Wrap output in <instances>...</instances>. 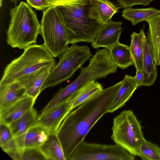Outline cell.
Wrapping results in <instances>:
<instances>
[{
	"label": "cell",
	"instance_id": "1",
	"mask_svg": "<svg viewBox=\"0 0 160 160\" xmlns=\"http://www.w3.org/2000/svg\"><path fill=\"white\" fill-rule=\"evenodd\" d=\"M122 82V80L103 89L98 94L77 107L65 118L56 134L65 160H68L99 119L109 113L110 105Z\"/></svg>",
	"mask_w": 160,
	"mask_h": 160
},
{
	"label": "cell",
	"instance_id": "2",
	"mask_svg": "<svg viewBox=\"0 0 160 160\" xmlns=\"http://www.w3.org/2000/svg\"><path fill=\"white\" fill-rule=\"evenodd\" d=\"M7 42L13 48L25 49L36 44L40 23L35 12L27 3L21 1L10 9Z\"/></svg>",
	"mask_w": 160,
	"mask_h": 160
},
{
	"label": "cell",
	"instance_id": "3",
	"mask_svg": "<svg viewBox=\"0 0 160 160\" xmlns=\"http://www.w3.org/2000/svg\"><path fill=\"white\" fill-rule=\"evenodd\" d=\"M88 3L56 7L67 29L69 44L79 42L92 43L103 24L90 18Z\"/></svg>",
	"mask_w": 160,
	"mask_h": 160
},
{
	"label": "cell",
	"instance_id": "4",
	"mask_svg": "<svg viewBox=\"0 0 160 160\" xmlns=\"http://www.w3.org/2000/svg\"><path fill=\"white\" fill-rule=\"evenodd\" d=\"M55 63V60L43 44L32 45L5 67L0 86L17 82L22 77Z\"/></svg>",
	"mask_w": 160,
	"mask_h": 160
},
{
	"label": "cell",
	"instance_id": "5",
	"mask_svg": "<svg viewBox=\"0 0 160 160\" xmlns=\"http://www.w3.org/2000/svg\"><path fill=\"white\" fill-rule=\"evenodd\" d=\"M92 56L90 48L87 45L79 46L72 44L58 57V62L51 71L41 92L69 79Z\"/></svg>",
	"mask_w": 160,
	"mask_h": 160
},
{
	"label": "cell",
	"instance_id": "6",
	"mask_svg": "<svg viewBox=\"0 0 160 160\" xmlns=\"http://www.w3.org/2000/svg\"><path fill=\"white\" fill-rule=\"evenodd\" d=\"M40 25L43 44L54 58L58 57L69 43L67 29L56 7H49L43 11Z\"/></svg>",
	"mask_w": 160,
	"mask_h": 160
},
{
	"label": "cell",
	"instance_id": "7",
	"mask_svg": "<svg viewBox=\"0 0 160 160\" xmlns=\"http://www.w3.org/2000/svg\"><path fill=\"white\" fill-rule=\"evenodd\" d=\"M142 126L134 113L125 110L115 117L111 138L134 156H138L141 145L145 138Z\"/></svg>",
	"mask_w": 160,
	"mask_h": 160
},
{
	"label": "cell",
	"instance_id": "8",
	"mask_svg": "<svg viewBox=\"0 0 160 160\" xmlns=\"http://www.w3.org/2000/svg\"><path fill=\"white\" fill-rule=\"evenodd\" d=\"M134 156L118 144L90 143L84 141L68 160H134Z\"/></svg>",
	"mask_w": 160,
	"mask_h": 160
},
{
	"label": "cell",
	"instance_id": "9",
	"mask_svg": "<svg viewBox=\"0 0 160 160\" xmlns=\"http://www.w3.org/2000/svg\"><path fill=\"white\" fill-rule=\"evenodd\" d=\"M55 64V63H54L42 67L21 77L17 81L25 88L27 96L36 100Z\"/></svg>",
	"mask_w": 160,
	"mask_h": 160
},
{
	"label": "cell",
	"instance_id": "10",
	"mask_svg": "<svg viewBox=\"0 0 160 160\" xmlns=\"http://www.w3.org/2000/svg\"><path fill=\"white\" fill-rule=\"evenodd\" d=\"M70 101L66 100L38 117L37 123L49 130L51 132H57L66 116L71 112Z\"/></svg>",
	"mask_w": 160,
	"mask_h": 160
},
{
	"label": "cell",
	"instance_id": "11",
	"mask_svg": "<svg viewBox=\"0 0 160 160\" xmlns=\"http://www.w3.org/2000/svg\"><path fill=\"white\" fill-rule=\"evenodd\" d=\"M121 22H113L112 20L103 24L91 45L95 49L104 48L109 50L119 42L123 28Z\"/></svg>",
	"mask_w": 160,
	"mask_h": 160
},
{
	"label": "cell",
	"instance_id": "12",
	"mask_svg": "<svg viewBox=\"0 0 160 160\" xmlns=\"http://www.w3.org/2000/svg\"><path fill=\"white\" fill-rule=\"evenodd\" d=\"M120 8L109 0H89V17L102 24L112 20V16Z\"/></svg>",
	"mask_w": 160,
	"mask_h": 160
},
{
	"label": "cell",
	"instance_id": "13",
	"mask_svg": "<svg viewBox=\"0 0 160 160\" xmlns=\"http://www.w3.org/2000/svg\"><path fill=\"white\" fill-rule=\"evenodd\" d=\"M51 132L48 129L36 123L25 133L14 138L18 149L38 148L47 140Z\"/></svg>",
	"mask_w": 160,
	"mask_h": 160
},
{
	"label": "cell",
	"instance_id": "14",
	"mask_svg": "<svg viewBox=\"0 0 160 160\" xmlns=\"http://www.w3.org/2000/svg\"><path fill=\"white\" fill-rule=\"evenodd\" d=\"M35 101L32 98L26 96L0 109V122L9 125L33 108Z\"/></svg>",
	"mask_w": 160,
	"mask_h": 160
},
{
	"label": "cell",
	"instance_id": "15",
	"mask_svg": "<svg viewBox=\"0 0 160 160\" xmlns=\"http://www.w3.org/2000/svg\"><path fill=\"white\" fill-rule=\"evenodd\" d=\"M143 48V66L145 80L142 84L149 87L154 84L158 76L157 66L153 60L149 45L144 29L140 31Z\"/></svg>",
	"mask_w": 160,
	"mask_h": 160
},
{
	"label": "cell",
	"instance_id": "16",
	"mask_svg": "<svg viewBox=\"0 0 160 160\" xmlns=\"http://www.w3.org/2000/svg\"><path fill=\"white\" fill-rule=\"evenodd\" d=\"M148 24L147 38L154 62L160 66V14L145 20Z\"/></svg>",
	"mask_w": 160,
	"mask_h": 160
},
{
	"label": "cell",
	"instance_id": "17",
	"mask_svg": "<svg viewBox=\"0 0 160 160\" xmlns=\"http://www.w3.org/2000/svg\"><path fill=\"white\" fill-rule=\"evenodd\" d=\"M122 82L109 110V113H112L124 106L138 88L134 77L126 74Z\"/></svg>",
	"mask_w": 160,
	"mask_h": 160
},
{
	"label": "cell",
	"instance_id": "18",
	"mask_svg": "<svg viewBox=\"0 0 160 160\" xmlns=\"http://www.w3.org/2000/svg\"><path fill=\"white\" fill-rule=\"evenodd\" d=\"M103 89L102 84L96 80L88 82L68 98L70 101L71 112L98 94Z\"/></svg>",
	"mask_w": 160,
	"mask_h": 160
},
{
	"label": "cell",
	"instance_id": "19",
	"mask_svg": "<svg viewBox=\"0 0 160 160\" xmlns=\"http://www.w3.org/2000/svg\"><path fill=\"white\" fill-rule=\"evenodd\" d=\"M26 96L25 88L18 82L0 86V109Z\"/></svg>",
	"mask_w": 160,
	"mask_h": 160
},
{
	"label": "cell",
	"instance_id": "20",
	"mask_svg": "<svg viewBox=\"0 0 160 160\" xmlns=\"http://www.w3.org/2000/svg\"><path fill=\"white\" fill-rule=\"evenodd\" d=\"M39 148L48 160H65L61 142L56 132H51Z\"/></svg>",
	"mask_w": 160,
	"mask_h": 160
},
{
	"label": "cell",
	"instance_id": "21",
	"mask_svg": "<svg viewBox=\"0 0 160 160\" xmlns=\"http://www.w3.org/2000/svg\"><path fill=\"white\" fill-rule=\"evenodd\" d=\"M38 117L37 111L32 108L20 118L10 124L9 126L14 138L22 135L35 124Z\"/></svg>",
	"mask_w": 160,
	"mask_h": 160
},
{
	"label": "cell",
	"instance_id": "22",
	"mask_svg": "<svg viewBox=\"0 0 160 160\" xmlns=\"http://www.w3.org/2000/svg\"><path fill=\"white\" fill-rule=\"evenodd\" d=\"M109 51L114 62L120 68L126 69L134 65L128 45L119 42L113 46Z\"/></svg>",
	"mask_w": 160,
	"mask_h": 160
},
{
	"label": "cell",
	"instance_id": "23",
	"mask_svg": "<svg viewBox=\"0 0 160 160\" xmlns=\"http://www.w3.org/2000/svg\"><path fill=\"white\" fill-rule=\"evenodd\" d=\"M160 14V10L153 8H134L131 7L125 8L122 11V17L130 21L135 26L155 15Z\"/></svg>",
	"mask_w": 160,
	"mask_h": 160
},
{
	"label": "cell",
	"instance_id": "24",
	"mask_svg": "<svg viewBox=\"0 0 160 160\" xmlns=\"http://www.w3.org/2000/svg\"><path fill=\"white\" fill-rule=\"evenodd\" d=\"M129 46L131 54L136 70H141L143 66V48L140 33L133 32L131 36Z\"/></svg>",
	"mask_w": 160,
	"mask_h": 160
},
{
	"label": "cell",
	"instance_id": "25",
	"mask_svg": "<svg viewBox=\"0 0 160 160\" xmlns=\"http://www.w3.org/2000/svg\"><path fill=\"white\" fill-rule=\"evenodd\" d=\"M138 156L143 160H160V147L144 138L139 148Z\"/></svg>",
	"mask_w": 160,
	"mask_h": 160
},
{
	"label": "cell",
	"instance_id": "26",
	"mask_svg": "<svg viewBox=\"0 0 160 160\" xmlns=\"http://www.w3.org/2000/svg\"><path fill=\"white\" fill-rule=\"evenodd\" d=\"M19 160H47L39 147L18 149Z\"/></svg>",
	"mask_w": 160,
	"mask_h": 160
},
{
	"label": "cell",
	"instance_id": "27",
	"mask_svg": "<svg viewBox=\"0 0 160 160\" xmlns=\"http://www.w3.org/2000/svg\"><path fill=\"white\" fill-rule=\"evenodd\" d=\"M14 138L9 125L0 122V145L1 147Z\"/></svg>",
	"mask_w": 160,
	"mask_h": 160
},
{
	"label": "cell",
	"instance_id": "28",
	"mask_svg": "<svg viewBox=\"0 0 160 160\" xmlns=\"http://www.w3.org/2000/svg\"><path fill=\"white\" fill-rule=\"evenodd\" d=\"M51 7L88 4L89 0H48Z\"/></svg>",
	"mask_w": 160,
	"mask_h": 160
},
{
	"label": "cell",
	"instance_id": "29",
	"mask_svg": "<svg viewBox=\"0 0 160 160\" xmlns=\"http://www.w3.org/2000/svg\"><path fill=\"white\" fill-rule=\"evenodd\" d=\"M154 0H117V2L120 8H126L137 5H148Z\"/></svg>",
	"mask_w": 160,
	"mask_h": 160
},
{
	"label": "cell",
	"instance_id": "30",
	"mask_svg": "<svg viewBox=\"0 0 160 160\" xmlns=\"http://www.w3.org/2000/svg\"><path fill=\"white\" fill-rule=\"evenodd\" d=\"M27 3L32 7L38 10L44 11L51 7L48 0H26Z\"/></svg>",
	"mask_w": 160,
	"mask_h": 160
},
{
	"label": "cell",
	"instance_id": "31",
	"mask_svg": "<svg viewBox=\"0 0 160 160\" xmlns=\"http://www.w3.org/2000/svg\"><path fill=\"white\" fill-rule=\"evenodd\" d=\"M134 78L135 83L138 88L142 86L145 80L144 74L142 70H137L136 75L134 77Z\"/></svg>",
	"mask_w": 160,
	"mask_h": 160
},
{
	"label": "cell",
	"instance_id": "32",
	"mask_svg": "<svg viewBox=\"0 0 160 160\" xmlns=\"http://www.w3.org/2000/svg\"><path fill=\"white\" fill-rule=\"evenodd\" d=\"M19 0H11V2H13L14 3L15 6H17V4Z\"/></svg>",
	"mask_w": 160,
	"mask_h": 160
}]
</instances>
